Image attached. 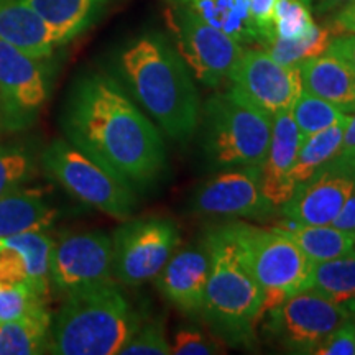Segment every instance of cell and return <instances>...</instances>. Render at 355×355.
I'll return each mask as SVG.
<instances>
[{"mask_svg": "<svg viewBox=\"0 0 355 355\" xmlns=\"http://www.w3.org/2000/svg\"><path fill=\"white\" fill-rule=\"evenodd\" d=\"M63 130L69 144L133 188L159 180L166 168L162 130L112 76L89 73L66 101Z\"/></svg>", "mask_w": 355, "mask_h": 355, "instance_id": "obj_1", "label": "cell"}, {"mask_svg": "<svg viewBox=\"0 0 355 355\" xmlns=\"http://www.w3.org/2000/svg\"><path fill=\"white\" fill-rule=\"evenodd\" d=\"M121 74L137 104L159 130L184 144L198 130L201 99L188 64L159 33H145L122 51Z\"/></svg>", "mask_w": 355, "mask_h": 355, "instance_id": "obj_2", "label": "cell"}, {"mask_svg": "<svg viewBox=\"0 0 355 355\" xmlns=\"http://www.w3.org/2000/svg\"><path fill=\"white\" fill-rule=\"evenodd\" d=\"M209 252V278L201 318L230 344L254 339L263 314V291L248 266L232 222L211 229L204 237Z\"/></svg>", "mask_w": 355, "mask_h": 355, "instance_id": "obj_3", "label": "cell"}, {"mask_svg": "<svg viewBox=\"0 0 355 355\" xmlns=\"http://www.w3.org/2000/svg\"><path fill=\"white\" fill-rule=\"evenodd\" d=\"M140 326L139 313L115 282L69 293L53 318L48 354H121Z\"/></svg>", "mask_w": 355, "mask_h": 355, "instance_id": "obj_4", "label": "cell"}, {"mask_svg": "<svg viewBox=\"0 0 355 355\" xmlns=\"http://www.w3.org/2000/svg\"><path fill=\"white\" fill-rule=\"evenodd\" d=\"M273 117L260 112L232 89L212 94L201 105L199 125L207 165L214 170L261 168Z\"/></svg>", "mask_w": 355, "mask_h": 355, "instance_id": "obj_5", "label": "cell"}, {"mask_svg": "<svg viewBox=\"0 0 355 355\" xmlns=\"http://www.w3.org/2000/svg\"><path fill=\"white\" fill-rule=\"evenodd\" d=\"M42 166L51 180L79 202L114 219L125 220L135 211V188L66 139L53 140L43 150Z\"/></svg>", "mask_w": 355, "mask_h": 355, "instance_id": "obj_6", "label": "cell"}, {"mask_svg": "<svg viewBox=\"0 0 355 355\" xmlns=\"http://www.w3.org/2000/svg\"><path fill=\"white\" fill-rule=\"evenodd\" d=\"M232 227L263 291V313L308 290L314 263L288 235L277 227H255L245 222H232Z\"/></svg>", "mask_w": 355, "mask_h": 355, "instance_id": "obj_7", "label": "cell"}, {"mask_svg": "<svg viewBox=\"0 0 355 355\" xmlns=\"http://www.w3.org/2000/svg\"><path fill=\"white\" fill-rule=\"evenodd\" d=\"M181 242L176 222L166 217L128 219L112 235V275L123 286L153 282Z\"/></svg>", "mask_w": 355, "mask_h": 355, "instance_id": "obj_8", "label": "cell"}, {"mask_svg": "<svg viewBox=\"0 0 355 355\" xmlns=\"http://www.w3.org/2000/svg\"><path fill=\"white\" fill-rule=\"evenodd\" d=\"M166 20L175 35L176 50L194 79L206 87H219L229 81L234 66L245 50L243 44L176 3L168 7Z\"/></svg>", "mask_w": 355, "mask_h": 355, "instance_id": "obj_9", "label": "cell"}, {"mask_svg": "<svg viewBox=\"0 0 355 355\" xmlns=\"http://www.w3.org/2000/svg\"><path fill=\"white\" fill-rule=\"evenodd\" d=\"M352 319L314 290H303L268 311L266 332L290 354H314L332 331Z\"/></svg>", "mask_w": 355, "mask_h": 355, "instance_id": "obj_10", "label": "cell"}, {"mask_svg": "<svg viewBox=\"0 0 355 355\" xmlns=\"http://www.w3.org/2000/svg\"><path fill=\"white\" fill-rule=\"evenodd\" d=\"M229 81L235 94L270 117L291 112L303 92L300 66L278 63L263 48L243 50Z\"/></svg>", "mask_w": 355, "mask_h": 355, "instance_id": "obj_11", "label": "cell"}, {"mask_svg": "<svg viewBox=\"0 0 355 355\" xmlns=\"http://www.w3.org/2000/svg\"><path fill=\"white\" fill-rule=\"evenodd\" d=\"M51 290L60 295L115 282L112 237L104 232H68L55 241L50 260Z\"/></svg>", "mask_w": 355, "mask_h": 355, "instance_id": "obj_12", "label": "cell"}, {"mask_svg": "<svg viewBox=\"0 0 355 355\" xmlns=\"http://www.w3.org/2000/svg\"><path fill=\"white\" fill-rule=\"evenodd\" d=\"M50 96L46 68L0 40V125L21 130L38 117Z\"/></svg>", "mask_w": 355, "mask_h": 355, "instance_id": "obj_13", "label": "cell"}, {"mask_svg": "<svg viewBox=\"0 0 355 355\" xmlns=\"http://www.w3.org/2000/svg\"><path fill=\"white\" fill-rule=\"evenodd\" d=\"M354 191L355 155L339 153L296 186L279 214L298 224L331 225Z\"/></svg>", "mask_w": 355, "mask_h": 355, "instance_id": "obj_14", "label": "cell"}, {"mask_svg": "<svg viewBox=\"0 0 355 355\" xmlns=\"http://www.w3.org/2000/svg\"><path fill=\"white\" fill-rule=\"evenodd\" d=\"M261 168H230L206 181L193 198L199 214L227 219H268L279 212L261 193Z\"/></svg>", "mask_w": 355, "mask_h": 355, "instance_id": "obj_15", "label": "cell"}, {"mask_svg": "<svg viewBox=\"0 0 355 355\" xmlns=\"http://www.w3.org/2000/svg\"><path fill=\"white\" fill-rule=\"evenodd\" d=\"M209 278V252L206 243L175 250L155 278L168 303L189 318H201Z\"/></svg>", "mask_w": 355, "mask_h": 355, "instance_id": "obj_16", "label": "cell"}, {"mask_svg": "<svg viewBox=\"0 0 355 355\" xmlns=\"http://www.w3.org/2000/svg\"><path fill=\"white\" fill-rule=\"evenodd\" d=\"M53 245L55 239L48 230L0 237V282L26 283L48 298Z\"/></svg>", "mask_w": 355, "mask_h": 355, "instance_id": "obj_17", "label": "cell"}, {"mask_svg": "<svg viewBox=\"0 0 355 355\" xmlns=\"http://www.w3.org/2000/svg\"><path fill=\"white\" fill-rule=\"evenodd\" d=\"M301 133L291 112L278 114L272 122V137L261 163V193L279 211L295 193L291 170L298 157Z\"/></svg>", "mask_w": 355, "mask_h": 355, "instance_id": "obj_18", "label": "cell"}, {"mask_svg": "<svg viewBox=\"0 0 355 355\" xmlns=\"http://www.w3.org/2000/svg\"><path fill=\"white\" fill-rule=\"evenodd\" d=\"M0 40L37 60L58 46L53 30L25 0H0Z\"/></svg>", "mask_w": 355, "mask_h": 355, "instance_id": "obj_19", "label": "cell"}, {"mask_svg": "<svg viewBox=\"0 0 355 355\" xmlns=\"http://www.w3.org/2000/svg\"><path fill=\"white\" fill-rule=\"evenodd\" d=\"M303 91L327 101L344 114L355 112V69L324 53L300 64Z\"/></svg>", "mask_w": 355, "mask_h": 355, "instance_id": "obj_20", "label": "cell"}, {"mask_svg": "<svg viewBox=\"0 0 355 355\" xmlns=\"http://www.w3.org/2000/svg\"><path fill=\"white\" fill-rule=\"evenodd\" d=\"M60 211L48 199L46 189L21 186L0 198V237L50 230Z\"/></svg>", "mask_w": 355, "mask_h": 355, "instance_id": "obj_21", "label": "cell"}, {"mask_svg": "<svg viewBox=\"0 0 355 355\" xmlns=\"http://www.w3.org/2000/svg\"><path fill=\"white\" fill-rule=\"evenodd\" d=\"M46 21L58 44L83 33L109 0H25Z\"/></svg>", "mask_w": 355, "mask_h": 355, "instance_id": "obj_22", "label": "cell"}, {"mask_svg": "<svg viewBox=\"0 0 355 355\" xmlns=\"http://www.w3.org/2000/svg\"><path fill=\"white\" fill-rule=\"evenodd\" d=\"M53 316L48 306L0 322V355L48 354Z\"/></svg>", "mask_w": 355, "mask_h": 355, "instance_id": "obj_23", "label": "cell"}, {"mask_svg": "<svg viewBox=\"0 0 355 355\" xmlns=\"http://www.w3.org/2000/svg\"><path fill=\"white\" fill-rule=\"evenodd\" d=\"M277 229L288 235L313 263L332 260L355 252L354 232L340 230L332 224L309 225L286 219L285 224L277 225Z\"/></svg>", "mask_w": 355, "mask_h": 355, "instance_id": "obj_24", "label": "cell"}, {"mask_svg": "<svg viewBox=\"0 0 355 355\" xmlns=\"http://www.w3.org/2000/svg\"><path fill=\"white\" fill-rule=\"evenodd\" d=\"M186 7L207 24L222 30L241 44L257 43V35L248 15L247 0H168Z\"/></svg>", "mask_w": 355, "mask_h": 355, "instance_id": "obj_25", "label": "cell"}, {"mask_svg": "<svg viewBox=\"0 0 355 355\" xmlns=\"http://www.w3.org/2000/svg\"><path fill=\"white\" fill-rule=\"evenodd\" d=\"M309 288L355 318V252L314 263Z\"/></svg>", "mask_w": 355, "mask_h": 355, "instance_id": "obj_26", "label": "cell"}, {"mask_svg": "<svg viewBox=\"0 0 355 355\" xmlns=\"http://www.w3.org/2000/svg\"><path fill=\"white\" fill-rule=\"evenodd\" d=\"M347 122L349 117L336 123V125L326 128V130L301 139L298 157H296L291 170V180L295 181L296 186L308 180L309 176H313L319 168L331 162L336 155H339Z\"/></svg>", "mask_w": 355, "mask_h": 355, "instance_id": "obj_27", "label": "cell"}, {"mask_svg": "<svg viewBox=\"0 0 355 355\" xmlns=\"http://www.w3.org/2000/svg\"><path fill=\"white\" fill-rule=\"evenodd\" d=\"M332 37L334 35L327 26L316 24L308 33L295 40L279 38L273 35V38H270L261 48L270 56L275 58L278 63L286 66H300L303 61L324 55L329 48Z\"/></svg>", "mask_w": 355, "mask_h": 355, "instance_id": "obj_28", "label": "cell"}, {"mask_svg": "<svg viewBox=\"0 0 355 355\" xmlns=\"http://www.w3.org/2000/svg\"><path fill=\"white\" fill-rule=\"evenodd\" d=\"M37 157L30 146L0 144V198L21 188L37 175Z\"/></svg>", "mask_w": 355, "mask_h": 355, "instance_id": "obj_29", "label": "cell"}, {"mask_svg": "<svg viewBox=\"0 0 355 355\" xmlns=\"http://www.w3.org/2000/svg\"><path fill=\"white\" fill-rule=\"evenodd\" d=\"M291 114L300 128L301 137H308L313 135V133L326 130V128L336 125V123L343 122L349 117V114H344L343 110L334 107L327 101L309 94L306 91L301 92Z\"/></svg>", "mask_w": 355, "mask_h": 355, "instance_id": "obj_30", "label": "cell"}, {"mask_svg": "<svg viewBox=\"0 0 355 355\" xmlns=\"http://www.w3.org/2000/svg\"><path fill=\"white\" fill-rule=\"evenodd\" d=\"M316 21L306 0H277L273 12L275 37L295 40L309 32Z\"/></svg>", "mask_w": 355, "mask_h": 355, "instance_id": "obj_31", "label": "cell"}, {"mask_svg": "<svg viewBox=\"0 0 355 355\" xmlns=\"http://www.w3.org/2000/svg\"><path fill=\"white\" fill-rule=\"evenodd\" d=\"M48 298L20 282H0V322L21 318L46 306Z\"/></svg>", "mask_w": 355, "mask_h": 355, "instance_id": "obj_32", "label": "cell"}, {"mask_svg": "<svg viewBox=\"0 0 355 355\" xmlns=\"http://www.w3.org/2000/svg\"><path fill=\"white\" fill-rule=\"evenodd\" d=\"M171 344L168 343L163 321L141 322L132 339L123 345L121 355H170Z\"/></svg>", "mask_w": 355, "mask_h": 355, "instance_id": "obj_33", "label": "cell"}, {"mask_svg": "<svg viewBox=\"0 0 355 355\" xmlns=\"http://www.w3.org/2000/svg\"><path fill=\"white\" fill-rule=\"evenodd\" d=\"M219 337H211L196 327H183L175 334L171 354L175 355H216L224 354Z\"/></svg>", "mask_w": 355, "mask_h": 355, "instance_id": "obj_34", "label": "cell"}, {"mask_svg": "<svg viewBox=\"0 0 355 355\" xmlns=\"http://www.w3.org/2000/svg\"><path fill=\"white\" fill-rule=\"evenodd\" d=\"M314 355H355V318L332 331L314 350Z\"/></svg>", "mask_w": 355, "mask_h": 355, "instance_id": "obj_35", "label": "cell"}, {"mask_svg": "<svg viewBox=\"0 0 355 355\" xmlns=\"http://www.w3.org/2000/svg\"><path fill=\"white\" fill-rule=\"evenodd\" d=\"M248 15L257 35V44L263 46L273 38V12L277 0H247Z\"/></svg>", "mask_w": 355, "mask_h": 355, "instance_id": "obj_36", "label": "cell"}, {"mask_svg": "<svg viewBox=\"0 0 355 355\" xmlns=\"http://www.w3.org/2000/svg\"><path fill=\"white\" fill-rule=\"evenodd\" d=\"M327 28L332 35L355 33V0H347L344 6L336 8Z\"/></svg>", "mask_w": 355, "mask_h": 355, "instance_id": "obj_37", "label": "cell"}, {"mask_svg": "<svg viewBox=\"0 0 355 355\" xmlns=\"http://www.w3.org/2000/svg\"><path fill=\"white\" fill-rule=\"evenodd\" d=\"M326 53L339 58L355 69V33L334 35Z\"/></svg>", "mask_w": 355, "mask_h": 355, "instance_id": "obj_38", "label": "cell"}, {"mask_svg": "<svg viewBox=\"0 0 355 355\" xmlns=\"http://www.w3.org/2000/svg\"><path fill=\"white\" fill-rule=\"evenodd\" d=\"M332 225L340 230H347V232H355V191L352 196L347 199L343 211L336 217Z\"/></svg>", "mask_w": 355, "mask_h": 355, "instance_id": "obj_39", "label": "cell"}, {"mask_svg": "<svg viewBox=\"0 0 355 355\" xmlns=\"http://www.w3.org/2000/svg\"><path fill=\"white\" fill-rule=\"evenodd\" d=\"M339 153L355 155V112L349 115V122L345 125L343 146H340Z\"/></svg>", "mask_w": 355, "mask_h": 355, "instance_id": "obj_40", "label": "cell"}, {"mask_svg": "<svg viewBox=\"0 0 355 355\" xmlns=\"http://www.w3.org/2000/svg\"><path fill=\"white\" fill-rule=\"evenodd\" d=\"M345 2H347V0H313L314 10L321 13V15H324V13L334 12L336 8L344 6Z\"/></svg>", "mask_w": 355, "mask_h": 355, "instance_id": "obj_41", "label": "cell"}, {"mask_svg": "<svg viewBox=\"0 0 355 355\" xmlns=\"http://www.w3.org/2000/svg\"><path fill=\"white\" fill-rule=\"evenodd\" d=\"M354 250H355V232H354Z\"/></svg>", "mask_w": 355, "mask_h": 355, "instance_id": "obj_42", "label": "cell"}, {"mask_svg": "<svg viewBox=\"0 0 355 355\" xmlns=\"http://www.w3.org/2000/svg\"><path fill=\"white\" fill-rule=\"evenodd\" d=\"M306 2H308V3H311V2H313V0H306Z\"/></svg>", "mask_w": 355, "mask_h": 355, "instance_id": "obj_43", "label": "cell"}, {"mask_svg": "<svg viewBox=\"0 0 355 355\" xmlns=\"http://www.w3.org/2000/svg\"><path fill=\"white\" fill-rule=\"evenodd\" d=\"M0 128H2V125H0Z\"/></svg>", "mask_w": 355, "mask_h": 355, "instance_id": "obj_44", "label": "cell"}]
</instances>
